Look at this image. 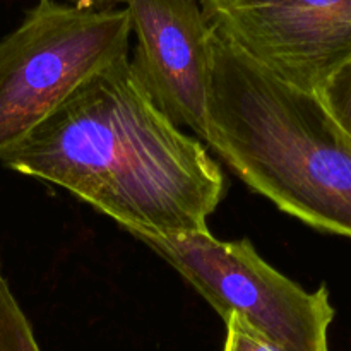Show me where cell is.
I'll use <instances>...</instances> for the list:
<instances>
[{
	"mask_svg": "<svg viewBox=\"0 0 351 351\" xmlns=\"http://www.w3.org/2000/svg\"><path fill=\"white\" fill-rule=\"evenodd\" d=\"M0 163L65 189L134 237L208 233L226 194L219 165L154 106L129 57L86 79Z\"/></svg>",
	"mask_w": 351,
	"mask_h": 351,
	"instance_id": "1",
	"label": "cell"
},
{
	"mask_svg": "<svg viewBox=\"0 0 351 351\" xmlns=\"http://www.w3.org/2000/svg\"><path fill=\"white\" fill-rule=\"evenodd\" d=\"M206 143L281 211L351 239V139L317 93L276 77L215 29Z\"/></svg>",
	"mask_w": 351,
	"mask_h": 351,
	"instance_id": "2",
	"label": "cell"
},
{
	"mask_svg": "<svg viewBox=\"0 0 351 351\" xmlns=\"http://www.w3.org/2000/svg\"><path fill=\"white\" fill-rule=\"evenodd\" d=\"M130 33L127 9L38 0L0 40V160L86 79L127 57Z\"/></svg>",
	"mask_w": 351,
	"mask_h": 351,
	"instance_id": "3",
	"label": "cell"
},
{
	"mask_svg": "<svg viewBox=\"0 0 351 351\" xmlns=\"http://www.w3.org/2000/svg\"><path fill=\"white\" fill-rule=\"evenodd\" d=\"M137 239L173 266L209 305L237 315L276 351H329L335 307L326 285L307 291L257 254L250 240L211 233Z\"/></svg>",
	"mask_w": 351,
	"mask_h": 351,
	"instance_id": "4",
	"label": "cell"
},
{
	"mask_svg": "<svg viewBox=\"0 0 351 351\" xmlns=\"http://www.w3.org/2000/svg\"><path fill=\"white\" fill-rule=\"evenodd\" d=\"M213 29L276 77L317 93L351 58V0H201Z\"/></svg>",
	"mask_w": 351,
	"mask_h": 351,
	"instance_id": "5",
	"label": "cell"
},
{
	"mask_svg": "<svg viewBox=\"0 0 351 351\" xmlns=\"http://www.w3.org/2000/svg\"><path fill=\"white\" fill-rule=\"evenodd\" d=\"M137 47L134 74L173 125L208 139L213 26L195 0H125Z\"/></svg>",
	"mask_w": 351,
	"mask_h": 351,
	"instance_id": "6",
	"label": "cell"
},
{
	"mask_svg": "<svg viewBox=\"0 0 351 351\" xmlns=\"http://www.w3.org/2000/svg\"><path fill=\"white\" fill-rule=\"evenodd\" d=\"M0 351H41L29 321L3 276L0 259Z\"/></svg>",
	"mask_w": 351,
	"mask_h": 351,
	"instance_id": "7",
	"label": "cell"
},
{
	"mask_svg": "<svg viewBox=\"0 0 351 351\" xmlns=\"http://www.w3.org/2000/svg\"><path fill=\"white\" fill-rule=\"evenodd\" d=\"M317 96L339 129L351 139V58L326 79Z\"/></svg>",
	"mask_w": 351,
	"mask_h": 351,
	"instance_id": "8",
	"label": "cell"
},
{
	"mask_svg": "<svg viewBox=\"0 0 351 351\" xmlns=\"http://www.w3.org/2000/svg\"><path fill=\"white\" fill-rule=\"evenodd\" d=\"M225 351H276L237 315L226 319Z\"/></svg>",
	"mask_w": 351,
	"mask_h": 351,
	"instance_id": "9",
	"label": "cell"
},
{
	"mask_svg": "<svg viewBox=\"0 0 351 351\" xmlns=\"http://www.w3.org/2000/svg\"><path fill=\"white\" fill-rule=\"evenodd\" d=\"M72 5L89 7V9H110L113 3L125 2V0H71Z\"/></svg>",
	"mask_w": 351,
	"mask_h": 351,
	"instance_id": "10",
	"label": "cell"
}]
</instances>
